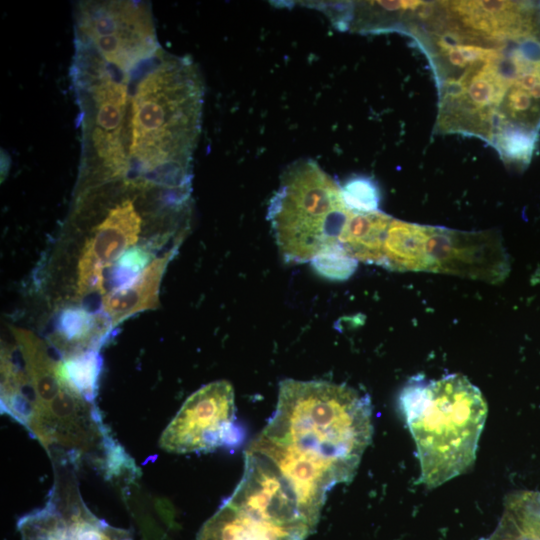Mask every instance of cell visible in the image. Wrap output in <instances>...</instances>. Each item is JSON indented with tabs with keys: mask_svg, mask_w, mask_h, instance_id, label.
Instances as JSON below:
<instances>
[{
	"mask_svg": "<svg viewBox=\"0 0 540 540\" xmlns=\"http://www.w3.org/2000/svg\"><path fill=\"white\" fill-rule=\"evenodd\" d=\"M191 189L113 180L75 189L65 232L80 244L74 298L81 306L105 295L109 270L145 244H181L191 216Z\"/></svg>",
	"mask_w": 540,
	"mask_h": 540,
	"instance_id": "5b68a950",
	"label": "cell"
},
{
	"mask_svg": "<svg viewBox=\"0 0 540 540\" xmlns=\"http://www.w3.org/2000/svg\"><path fill=\"white\" fill-rule=\"evenodd\" d=\"M351 212L335 180L313 159L304 158L282 173L268 220L284 261L301 264L340 244Z\"/></svg>",
	"mask_w": 540,
	"mask_h": 540,
	"instance_id": "52a82bcc",
	"label": "cell"
},
{
	"mask_svg": "<svg viewBox=\"0 0 540 540\" xmlns=\"http://www.w3.org/2000/svg\"><path fill=\"white\" fill-rule=\"evenodd\" d=\"M427 228L392 218L384 239L380 265L399 271H426Z\"/></svg>",
	"mask_w": 540,
	"mask_h": 540,
	"instance_id": "5bb4252c",
	"label": "cell"
},
{
	"mask_svg": "<svg viewBox=\"0 0 540 540\" xmlns=\"http://www.w3.org/2000/svg\"><path fill=\"white\" fill-rule=\"evenodd\" d=\"M316 525L272 476L244 467L234 492L204 523L197 540H305Z\"/></svg>",
	"mask_w": 540,
	"mask_h": 540,
	"instance_id": "ba28073f",
	"label": "cell"
},
{
	"mask_svg": "<svg viewBox=\"0 0 540 540\" xmlns=\"http://www.w3.org/2000/svg\"><path fill=\"white\" fill-rule=\"evenodd\" d=\"M372 434L368 395L345 384L285 379L275 412L248 449L274 466L306 508L321 513L327 493L354 477Z\"/></svg>",
	"mask_w": 540,
	"mask_h": 540,
	"instance_id": "3957f363",
	"label": "cell"
},
{
	"mask_svg": "<svg viewBox=\"0 0 540 540\" xmlns=\"http://www.w3.org/2000/svg\"><path fill=\"white\" fill-rule=\"evenodd\" d=\"M69 73L80 130L76 189L113 180L191 189L204 83L190 56L161 46L116 64L75 47Z\"/></svg>",
	"mask_w": 540,
	"mask_h": 540,
	"instance_id": "7a4b0ae2",
	"label": "cell"
},
{
	"mask_svg": "<svg viewBox=\"0 0 540 540\" xmlns=\"http://www.w3.org/2000/svg\"><path fill=\"white\" fill-rule=\"evenodd\" d=\"M113 332L109 318L102 311L68 305L58 312L49 344L60 357L99 352Z\"/></svg>",
	"mask_w": 540,
	"mask_h": 540,
	"instance_id": "7c38bea8",
	"label": "cell"
},
{
	"mask_svg": "<svg viewBox=\"0 0 540 540\" xmlns=\"http://www.w3.org/2000/svg\"><path fill=\"white\" fill-rule=\"evenodd\" d=\"M438 87L435 131L475 136L526 167L540 132V1H395Z\"/></svg>",
	"mask_w": 540,
	"mask_h": 540,
	"instance_id": "6da1fadb",
	"label": "cell"
},
{
	"mask_svg": "<svg viewBox=\"0 0 540 540\" xmlns=\"http://www.w3.org/2000/svg\"><path fill=\"white\" fill-rule=\"evenodd\" d=\"M74 46L111 63L147 56L161 47L151 5L144 1H80Z\"/></svg>",
	"mask_w": 540,
	"mask_h": 540,
	"instance_id": "9c48e42d",
	"label": "cell"
},
{
	"mask_svg": "<svg viewBox=\"0 0 540 540\" xmlns=\"http://www.w3.org/2000/svg\"><path fill=\"white\" fill-rule=\"evenodd\" d=\"M1 351V410L37 439L53 460L88 465L130 481L137 468L105 425L95 398L69 379L62 358L25 328L11 327Z\"/></svg>",
	"mask_w": 540,
	"mask_h": 540,
	"instance_id": "277c9868",
	"label": "cell"
},
{
	"mask_svg": "<svg viewBox=\"0 0 540 540\" xmlns=\"http://www.w3.org/2000/svg\"><path fill=\"white\" fill-rule=\"evenodd\" d=\"M244 430L237 423L234 389L225 380L192 393L166 426L160 447L170 453L208 452L238 447Z\"/></svg>",
	"mask_w": 540,
	"mask_h": 540,
	"instance_id": "30bf717a",
	"label": "cell"
},
{
	"mask_svg": "<svg viewBox=\"0 0 540 540\" xmlns=\"http://www.w3.org/2000/svg\"><path fill=\"white\" fill-rule=\"evenodd\" d=\"M391 219L378 210L369 213L352 211L342 229L339 243L355 260L380 265Z\"/></svg>",
	"mask_w": 540,
	"mask_h": 540,
	"instance_id": "4fadbf2b",
	"label": "cell"
},
{
	"mask_svg": "<svg viewBox=\"0 0 540 540\" xmlns=\"http://www.w3.org/2000/svg\"><path fill=\"white\" fill-rule=\"evenodd\" d=\"M399 408L414 439L426 487H438L473 465L487 405L465 376H413L399 394Z\"/></svg>",
	"mask_w": 540,
	"mask_h": 540,
	"instance_id": "8992f818",
	"label": "cell"
},
{
	"mask_svg": "<svg viewBox=\"0 0 540 540\" xmlns=\"http://www.w3.org/2000/svg\"><path fill=\"white\" fill-rule=\"evenodd\" d=\"M178 248L158 255L138 277L102 297L100 311L109 318L114 330L128 318L158 307L164 273Z\"/></svg>",
	"mask_w": 540,
	"mask_h": 540,
	"instance_id": "8fae6325",
	"label": "cell"
},
{
	"mask_svg": "<svg viewBox=\"0 0 540 540\" xmlns=\"http://www.w3.org/2000/svg\"><path fill=\"white\" fill-rule=\"evenodd\" d=\"M315 271L331 280H346L356 270L358 261L349 256L338 244L314 257L311 261Z\"/></svg>",
	"mask_w": 540,
	"mask_h": 540,
	"instance_id": "2e32d148",
	"label": "cell"
},
{
	"mask_svg": "<svg viewBox=\"0 0 540 540\" xmlns=\"http://www.w3.org/2000/svg\"><path fill=\"white\" fill-rule=\"evenodd\" d=\"M342 196L346 206L359 213L377 211L380 193L375 182L367 177H355L348 180L342 187Z\"/></svg>",
	"mask_w": 540,
	"mask_h": 540,
	"instance_id": "9a60e30c",
	"label": "cell"
}]
</instances>
